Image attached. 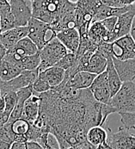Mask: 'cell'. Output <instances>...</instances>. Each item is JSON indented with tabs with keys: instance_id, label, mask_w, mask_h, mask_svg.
Listing matches in <instances>:
<instances>
[{
	"instance_id": "cell-44",
	"label": "cell",
	"mask_w": 135,
	"mask_h": 149,
	"mask_svg": "<svg viewBox=\"0 0 135 149\" xmlns=\"http://www.w3.org/2000/svg\"><path fill=\"white\" fill-rule=\"evenodd\" d=\"M66 149H74V148H66Z\"/></svg>"
},
{
	"instance_id": "cell-43",
	"label": "cell",
	"mask_w": 135,
	"mask_h": 149,
	"mask_svg": "<svg viewBox=\"0 0 135 149\" xmlns=\"http://www.w3.org/2000/svg\"><path fill=\"white\" fill-rule=\"evenodd\" d=\"M2 34V32H1V28H0V35Z\"/></svg>"
},
{
	"instance_id": "cell-45",
	"label": "cell",
	"mask_w": 135,
	"mask_h": 149,
	"mask_svg": "<svg viewBox=\"0 0 135 149\" xmlns=\"http://www.w3.org/2000/svg\"><path fill=\"white\" fill-rule=\"evenodd\" d=\"M134 14H135V10H134Z\"/></svg>"
},
{
	"instance_id": "cell-15",
	"label": "cell",
	"mask_w": 135,
	"mask_h": 149,
	"mask_svg": "<svg viewBox=\"0 0 135 149\" xmlns=\"http://www.w3.org/2000/svg\"><path fill=\"white\" fill-rule=\"evenodd\" d=\"M96 75L90 73L88 72H80L68 79H64L62 83L74 90H86L89 89Z\"/></svg>"
},
{
	"instance_id": "cell-21",
	"label": "cell",
	"mask_w": 135,
	"mask_h": 149,
	"mask_svg": "<svg viewBox=\"0 0 135 149\" xmlns=\"http://www.w3.org/2000/svg\"><path fill=\"white\" fill-rule=\"evenodd\" d=\"M39 73H41L45 78L51 89L60 85L64 81L66 76V71L58 65L51 66Z\"/></svg>"
},
{
	"instance_id": "cell-26",
	"label": "cell",
	"mask_w": 135,
	"mask_h": 149,
	"mask_svg": "<svg viewBox=\"0 0 135 149\" xmlns=\"http://www.w3.org/2000/svg\"><path fill=\"white\" fill-rule=\"evenodd\" d=\"M41 65V57L39 52L36 54L26 56L21 60L18 67L22 71H35Z\"/></svg>"
},
{
	"instance_id": "cell-14",
	"label": "cell",
	"mask_w": 135,
	"mask_h": 149,
	"mask_svg": "<svg viewBox=\"0 0 135 149\" xmlns=\"http://www.w3.org/2000/svg\"><path fill=\"white\" fill-rule=\"evenodd\" d=\"M56 37L64 45L69 53L74 54H77L80 43V36L76 29H64L59 32Z\"/></svg>"
},
{
	"instance_id": "cell-19",
	"label": "cell",
	"mask_w": 135,
	"mask_h": 149,
	"mask_svg": "<svg viewBox=\"0 0 135 149\" xmlns=\"http://www.w3.org/2000/svg\"><path fill=\"white\" fill-rule=\"evenodd\" d=\"M88 38L91 42L97 47L102 42L111 43L110 33L104 28L101 22L91 24L88 33Z\"/></svg>"
},
{
	"instance_id": "cell-27",
	"label": "cell",
	"mask_w": 135,
	"mask_h": 149,
	"mask_svg": "<svg viewBox=\"0 0 135 149\" xmlns=\"http://www.w3.org/2000/svg\"><path fill=\"white\" fill-rule=\"evenodd\" d=\"M10 123V122H9ZM12 123V130L15 135H26L28 133L31 123L23 120L22 118L11 123Z\"/></svg>"
},
{
	"instance_id": "cell-10",
	"label": "cell",
	"mask_w": 135,
	"mask_h": 149,
	"mask_svg": "<svg viewBox=\"0 0 135 149\" xmlns=\"http://www.w3.org/2000/svg\"><path fill=\"white\" fill-rule=\"evenodd\" d=\"M89 90L92 93L95 100L98 103L102 104H109L110 103L112 96L106 71L96 76Z\"/></svg>"
},
{
	"instance_id": "cell-30",
	"label": "cell",
	"mask_w": 135,
	"mask_h": 149,
	"mask_svg": "<svg viewBox=\"0 0 135 149\" xmlns=\"http://www.w3.org/2000/svg\"><path fill=\"white\" fill-rule=\"evenodd\" d=\"M4 102H5V109L4 115L10 119V116L15 109L17 102V92H9L4 95Z\"/></svg>"
},
{
	"instance_id": "cell-9",
	"label": "cell",
	"mask_w": 135,
	"mask_h": 149,
	"mask_svg": "<svg viewBox=\"0 0 135 149\" xmlns=\"http://www.w3.org/2000/svg\"><path fill=\"white\" fill-rule=\"evenodd\" d=\"M111 54L121 61L135 59V42L131 36H126L113 42Z\"/></svg>"
},
{
	"instance_id": "cell-7",
	"label": "cell",
	"mask_w": 135,
	"mask_h": 149,
	"mask_svg": "<svg viewBox=\"0 0 135 149\" xmlns=\"http://www.w3.org/2000/svg\"><path fill=\"white\" fill-rule=\"evenodd\" d=\"M38 69L35 71H23L19 76L9 82L0 81L1 95L4 97L9 92H17L19 90L30 86L34 84L35 80L38 77Z\"/></svg>"
},
{
	"instance_id": "cell-25",
	"label": "cell",
	"mask_w": 135,
	"mask_h": 149,
	"mask_svg": "<svg viewBox=\"0 0 135 149\" xmlns=\"http://www.w3.org/2000/svg\"><path fill=\"white\" fill-rule=\"evenodd\" d=\"M108 138V131L102 127H94L91 128L87 133V141L91 146L95 148H98L102 144L107 141Z\"/></svg>"
},
{
	"instance_id": "cell-11",
	"label": "cell",
	"mask_w": 135,
	"mask_h": 149,
	"mask_svg": "<svg viewBox=\"0 0 135 149\" xmlns=\"http://www.w3.org/2000/svg\"><path fill=\"white\" fill-rule=\"evenodd\" d=\"M9 3L11 8L17 27H27L32 19V1L10 0Z\"/></svg>"
},
{
	"instance_id": "cell-37",
	"label": "cell",
	"mask_w": 135,
	"mask_h": 149,
	"mask_svg": "<svg viewBox=\"0 0 135 149\" xmlns=\"http://www.w3.org/2000/svg\"><path fill=\"white\" fill-rule=\"evenodd\" d=\"M10 149H27L26 143H20V142H14L11 145Z\"/></svg>"
},
{
	"instance_id": "cell-23",
	"label": "cell",
	"mask_w": 135,
	"mask_h": 149,
	"mask_svg": "<svg viewBox=\"0 0 135 149\" xmlns=\"http://www.w3.org/2000/svg\"><path fill=\"white\" fill-rule=\"evenodd\" d=\"M107 75H108V80H109V85L111 91V96L112 97L120 91L121 85H122V81L120 80L117 71L114 67V65L113 62L112 56H109L108 58V65H107Z\"/></svg>"
},
{
	"instance_id": "cell-32",
	"label": "cell",
	"mask_w": 135,
	"mask_h": 149,
	"mask_svg": "<svg viewBox=\"0 0 135 149\" xmlns=\"http://www.w3.org/2000/svg\"><path fill=\"white\" fill-rule=\"evenodd\" d=\"M103 4L111 8H123L131 5L134 1L133 0H102Z\"/></svg>"
},
{
	"instance_id": "cell-2",
	"label": "cell",
	"mask_w": 135,
	"mask_h": 149,
	"mask_svg": "<svg viewBox=\"0 0 135 149\" xmlns=\"http://www.w3.org/2000/svg\"><path fill=\"white\" fill-rule=\"evenodd\" d=\"M120 113H135V83L125 82L109 104Z\"/></svg>"
},
{
	"instance_id": "cell-28",
	"label": "cell",
	"mask_w": 135,
	"mask_h": 149,
	"mask_svg": "<svg viewBox=\"0 0 135 149\" xmlns=\"http://www.w3.org/2000/svg\"><path fill=\"white\" fill-rule=\"evenodd\" d=\"M15 134L12 130V123H7L2 126H0V140L3 141L7 143L13 144L14 143Z\"/></svg>"
},
{
	"instance_id": "cell-33",
	"label": "cell",
	"mask_w": 135,
	"mask_h": 149,
	"mask_svg": "<svg viewBox=\"0 0 135 149\" xmlns=\"http://www.w3.org/2000/svg\"><path fill=\"white\" fill-rule=\"evenodd\" d=\"M117 21H118V17H109V18H107L105 20L102 21L101 22L109 33H112L116 26Z\"/></svg>"
},
{
	"instance_id": "cell-12",
	"label": "cell",
	"mask_w": 135,
	"mask_h": 149,
	"mask_svg": "<svg viewBox=\"0 0 135 149\" xmlns=\"http://www.w3.org/2000/svg\"><path fill=\"white\" fill-rule=\"evenodd\" d=\"M134 11L132 10L122 16L118 17L116 26L112 33H110V41L111 43L114 42L116 40L130 35L133 20L134 18Z\"/></svg>"
},
{
	"instance_id": "cell-41",
	"label": "cell",
	"mask_w": 135,
	"mask_h": 149,
	"mask_svg": "<svg viewBox=\"0 0 135 149\" xmlns=\"http://www.w3.org/2000/svg\"><path fill=\"white\" fill-rule=\"evenodd\" d=\"M97 149H113L108 143H107V141L105 142V143H103V144H102L101 146H99Z\"/></svg>"
},
{
	"instance_id": "cell-17",
	"label": "cell",
	"mask_w": 135,
	"mask_h": 149,
	"mask_svg": "<svg viewBox=\"0 0 135 149\" xmlns=\"http://www.w3.org/2000/svg\"><path fill=\"white\" fill-rule=\"evenodd\" d=\"M40 104L41 98L39 94H34L32 97H30L24 104L21 118L28 122L31 124L34 123L39 116Z\"/></svg>"
},
{
	"instance_id": "cell-36",
	"label": "cell",
	"mask_w": 135,
	"mask_h": 149,
	"mask_svg": "<svg viewBox=\"0 0 135 149\" xmlns=\"http://www.w3.org/2000/svg\"><path fill=\"white\" fill-rule=\"evenodd\" d=\"M6 53H7V49L4 47V46L0 42V62L4 60V58L6 56Z\"/></svg>"
},
{
	"instance_id": "cell-40",
	"label": "cell",
	"mask_w": 135,
	"mask_h": 149,
	"mask_svg": "<svg viewBox=\"0 0 135 149\" xmlns=\"http://www.w3.org/2000/svg\"><path fill=\"white\" fill-rule=\"evenodd\" d=\"M130 36L135 42V17L133 20V24H132V28H131V31H130Z\"/></svg>"
},
{
	"instance_id": "cell-34",
	"label": "cell",
	"mask_w": 135,
	"mask_h": 149,
	"mask_svg": "<svg viewBox=\"0 0 135 149\" xmlns=\"http://www.w3.org/2000/svg\"><path fill=\"white\" fill-rule=\"evenodd\" d=\"M102 123L103 124H105L106 120L109 117V116L113 113H117V112L110 104H102Z\"/></svg>"
},
{
	"instance_id": "cell-5",
	"label": "cell",
	"mask_w": 135,
	"mask_h": 149,
	"mask_svg": "<svg viewBox=\"0 0 135 149\" xmlns=\"http://www.w3.org/2000/svg\"><path fill=\"white\" fill-rule=\"evenodd\" d=\"M61 0H33L32 17L51 25L57 18Z\"/></svg>"
},
{
	"instance_id": "cell-4",
	"label": "cell",
	"mask_w": 135,
	"mask_h": 149,
	"mask_svg": "<svg viewBox=\"0 0 135 149\" xmlns=\"http://www.w3.org/2000/svg\"><path fill=\"white\" fill-rule=\"evenodd\" d=\"M28 28L29 31L28 37L36 45L39 50L42 49L57 36V33L49 24L33 17L28 22Z\"/></svg>"
},
{
	"instance_id": "cell-16",
	"label": "cell",
	"mask_w": 135,
	"mask_h": 149,
	"mask_svg": "<svg viewBox=\"0 0 135 149\" xmlns=\"http://www.w3.org/2000/svg\"><path fill=\"white\" fill-rule=\"evenodd\" d=\"M112 60L122 83L134 82L135 79V59L121 61L112 57Z\"/></svg>"
},
{
	"instance_id": "cell-1",
	"label": "cell",
	"mask_w": 135,
	"mask_h": 149,
	"mask_svg": "<svg viewBox=\"0 0 135 149\" xmlns=\"http://www.w3.org/2000/svg\"><path fill=\"white\" fill-rule=\"evenodd\" d=\"M39 116L60 148H76L87 141L91 128L102 127V104L95 100L89 89L74 90L64 83L40 94Z\"/></svg>"
},
{
	"instance_id": "cell-29",
	"label": "cell",
	"mask_w": 135,
	"mask_h": 149,
	"mask_svg": "<svg viewBox=\"0 0 135 149\" xmlns=\"http://www.w3.org/2000/svg\"><path fill=\"white\" fill-rule=\"evenodd\" d=\"M32 86H33V90H34V94H39L40 95V94L47 92L51 90V87H50L49 84L47 83L45 78L41 73L38 74V77L35 80Z\"/></svg>"
},
{
	"instance_id": "cell-24",
	"label": "cell",
	"mask_w": 135,
	"mask_h": 149,
	"mask_svg": "<svg viewBox=\"0 0 135 149\" xmlns=\"http://www.w3.org/2000/svg\"><path fill=\"white\" fill-rule=\"evenodd\" d=\"M23 71L16 65L12 64L5 60L0 62V81L9 82L16 79Z\"/></svg>"
},
{
	"instance_id": "cell-18",
	"label": "cell",
	"mask_w": 135,
	"mask_h": 149,
	"mask_svg": "<svg viewBox=\"0 0 135 149\" xmlns=\"http://www.w3.org/2000/svg\"><path fill=\"white\" fill-rule=\"evenodd\" d=\"M34 95V90H33V86H28L26 88H23L19 90L17 92V102L15 109H13L9 122L10 123H13L18 119H20L22 117V114H23V108H24V104L26 103V101Z\"/></svg>"
},
{
	"instance_id": "cell-20",
	"label": "cell",
	"mask_w": 135,
	"mask_h": 149,
	"mask_svg": "<svg viewBox=\"0 0 135 149\" xmlns=\"http://www.w3.org/2000/svg\"><path fill=\"white\" fill-rule=\"evenodd\" d=\"M0 28L2 33L17 28L9 1L0 0Z\"/></svg>"
},
{
	"instance_id": "cell-22",
	"label": "cell",
	"mask_w": 135,
	"mask_h": 149,
	"mask_svg": "<svg viewBox=\"0 0 135 149\" xmlns=\"http://www.w3.org/2000/svg\"><path fill=\"white\" fill-rule=\"evenodd\" d=\"M107 65H108V58L103 56L98 51H96L90 58L85 72H88L90 73L97 76L106 71Z\"/></svg>"
},
{
	"instance_id": "cell-46",
	"label": "cell",
	"mask_w": 135,
	"mask_h": 149,
	"mask_svg": "<svg viewBox=\"0 0 135 149\" xmlns=\"http://www.w3.org/2000/svg\"><path fill=\"white\" fill-rule=\"evenodd\" d=\"M134 129H135V127H134Z\"/></svg>"
},
{
	"instance_id": "cell-13",
	"label": "cell",
	"mask_w": 135,
	"mask_h": 149,
	"mask_svg": "<svg viewBox=\"0 0 135 149\" xmlns=\"http://www.w3.org/2000/svg\"><path fill=\"white\" fill-rule=\"evenodd\" d=\"M28 28L27 27H17L3 32L0 35V42L8 50L16 46L21 40L28 37Z\"/></svg>"
},
{
	"instance_id": "cell-6",
	"label": "cell",
	"mask_w": 135,
	"mask_h": 149,
	"mask_svg": "<svg viewBox=\"0 0 135 149\" xmlns=\"http://www.w3.org/2000/svg\"><path fill=\"white\" fill-rule=\"evenodd\" d=\"M38 52L39 49L36 47V45L28 37H26L21 40L12 48L7 50L4 60L12 64L16 65L18 67V64L22 59L26 56L36 54Z\"/></svg>"
},
{
	"instance_id": "cell-38",
	"label": "cell",
	"mask_w": 135,
	"mask_h": 149,
	"mask_svg": "<svg viewBox=\"0 0 135 149\" xmlns=\"http://www.w3.org/2000/svg\"><path fill=\"white\" fill-rule=\"evenodd\" d=\"M4 109H5L4 97L3 96H0V115H3L4 113Z\"/></svg>"
},
{
	"instance_id": "cell-42",
	"label": "cell",
	"mask_w": 135,
	"mask_h": 149,
	"mask_svg": "<svg viewBox=\"0 0 135 149\" xmlns=\"http://www.w3.org/2000/svg\"><path fill=\"white\" fill-rule=\"evenodd\" d=\"M43 148L44 149H52V148H48V147H43Z\"/></svg>"
},
{
	"instance_id": "cell-31",
	"label": "cell",
	"mask_w": 135,
	"mask_h": 149,
	"mask_svg": "<svg viewBox=\"0 0 135 149\" xmlns=\"http://www.w3.org/2000/svg\"><path fill=\"white\" fill-rule=\"evenodd\" d=\"M120 121L123 124V127L130 130L135 127V113H120Z\"/></svg>"
},
{
	"instance_id": "cell-8",
	"label": "cell",
	"mask_w": 135,
	"mask_h": 149,
	"mask_svg": "<svg viewBox=\"0 0 135 149\" xmlns=\"http://www.w3.org/2000/svg\"><path fill=\"white\" fill-rule=\"evenodd\" d=\"M107 143L113 149H135V136L124 127H120L118 131L112 132L107 128Z\"/></svg>"
},
{
	"instance_id": "cell-39",
	"label": "cell",
	"mask_w": 135,
	"mask_h": 149,
	"mask_svg": "<svg viewBox=\"0 0 135 149\" xmlns=\"http://www.w3.org/2000/svg\"><path fill=\"white\" fill-rule=\"evenodd\" d=\"M10 148H11V144L0 140V149H10Z\"/></svg>"
},
{
	"instance_id": "cell-35",
	"label": "cell",
	"mask_w": 135,
	"mask_h": 149,
	"mask_svg": "<svg viewBox=\"0 0 135 149\" xmlns=\"http://www.w3.org/2000/svg\"><path fill=\"white\" fill-rule=\"evenodd\" d=\"M27 149H44L38 142L35 141H28L26 143Z\"/></svg>"
},
{
	"instance_id": "cell-3",
	"label": "cell",
	"mask_w": 135,
	"mask_h": 149,
	"mask_svg": "<svg viewBox=\"0 0 135 149\" xmlns=\"http://www.w3.org/2000/svg\"><path fill=\"white\" fill-rule=\"evenodd\" d=\"M67 54H69L67 49L56 37L39 50L41 65L38 67V72H42L51 66L56 65Z\"/></svg>"
}]
</instances>
